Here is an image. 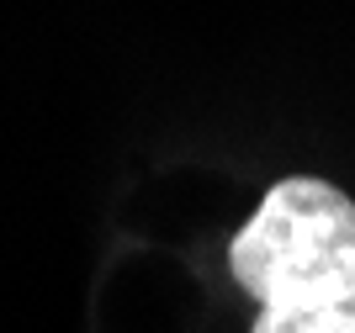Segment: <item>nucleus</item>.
I'll return each mask as SVG.
<instances>
[{
	"label": "nucleus",
	"instance_id": "f257e3e1",
	"mask_svg": "<svg viewBox=\"0 0 355 333\" xmlns=\"http://www.w3.org/2000/svg\"><path fill=\"white\" fill-rule=\"evenodd\" d=\"M234 280L260 312L355 296V201L329 180H282L228 249Z\"/></svg>",
	"mask_w": 355,
	"mask_h": 333
},
{
	"label": "nucleus",
	"instance_id": "f03ea898",
	"mask_svg": "<svg viewBox=\"0 0 355 333\" xmlns=\"http://www.w3.org/2000/svg\"><path fill=\"white\" fill-rule=\"evenodd\" d=\"M250 333H355V296L329 307H276L260 312Z\"/></svg>",
	"mask_w": 355,
	"mask_h": 333
}]
</instances>
